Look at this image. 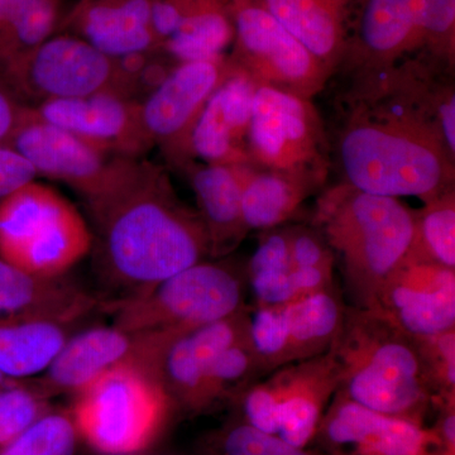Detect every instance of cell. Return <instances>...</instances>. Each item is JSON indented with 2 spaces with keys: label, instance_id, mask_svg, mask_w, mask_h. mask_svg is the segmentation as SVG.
<instances>
[{
  "label": "cell",
  "instance_id": "cell-22",
  "mask_svg": "<svg viewBox=\"0 0 455 455\" xmlns=\"http://www.w3.org/2000/svg\"><path fill=\"white\" fill-rule=\"evenodd\" d=\"M57 31L76 36L114 59L158 51L151 0H79L60 20Z\"/></svg>",
  "mask_w": 455,
  "mask_h": 455
},
{
  "label": "cell",
  "instance_id": "cell-39",
  "mask_svg": "<svg viewBox=\"0 0 455 455\" xmlns=\"http://www.w3.org/2000/svg\"><path fill=\"white\" fill-rule=\"evenodd\" d=\"M27 108L0 79V146H7L12 134L22 122Z\"/></svg>",
  "mask_w": 455,
  "mask_h": 455
},
{
  "label": "cell",
  "instance_id": "cell-28",
  "mask_svg": "<svg viewBox=\"0 0 455 455\" xmlns=\"http://www.w3.org/2000/svg\"><path fill=\"white\" fill-rule=\"evenodd\" d=\"M68 326L51 320L0 323V373L16 381L44 373L70 337Z\"/></svg>",
  "mask_w": 455,
  "mask_h": 455
},
{
  "label": "cell",
  "instance_id": "cell-19",
  "mask_svg": "<svg viewBox=\"0 0 455 455\" xmlns=\"http://www.w3.org/2000/svg\"><path fill=\"white\" fill-rule=\"evenodd\" d=\"M250 333V307L180 335L164 352L160 379L173 407L188 414H203L209 407V371L227 347Z\"/></svg>",
  "mask_w": 455,
  "mask_h": 455
},
{
  "label": "cell",
  "instance_id": "cell-10",
  "mask_svg": "<svg viewBox=\"0 0 455 455\" xmlns=\"http://www.w3.org/2000/svg\"><path fill=\"white\" fill-rule=\"evenodd\" d=\"M0 79L31 108L104 92L132 99L118 59L68 33L51 36L0 71Z\"/></svg>",
  "mask_w": 455,
  "mask_h": 455
},
{
  "label": "cell",
  "instance_id": "cell-12",
  "mask_svg": "<svg viewBox=\"0 0 455 455\" xmlns=\"http://www.w3.org/2000/svg\"><path fill=\"white\" fill-rule=\"evenodd\" d=\"M347 305L338 287L277 307H250V333L260 376L331 349Z\"/></svg>",
  "mask_w": 455,
  "mask_h": 455
},
{
  "label": "cell",
  "instance_id": "cell-24",
  "mask_svg": "<svg viewBox=\"0 0 455 455\" xmlns=\"http://www.w3.org/2000/svg\"><path fill=\"white\" fill-rule=\"evenodd\" d=\"M196 194L197 212L202 217L211 259L232 253L251 232L242 206V182L235 164H212L191 161L182 167Z\"/></svg>",
  "mask_w": 455,
  "mask_h": 455
},
{
  "label": "cell",
  "instance_id": "cell-11",
  "mask_svg": "<svg viewBox=\"0 0 455 455\" xmlns=\"http://www.w3.org/2000/svg\"><path fill=\"white\" fill-rule=\"evenodd\" d=\"M235 41L228 59L259 86L313 100L331 74L254 0H230Z\"/></svg>",
  "mask_w": 455,
  "mask_h": 455
},
{
  "label": "cell",
  "instance_id": "cell-15",
  "mask_svg": "<svg viewBox=\"0 0 455 455\" xmlns=\"http://www.w3.org/2000/svg\"><path fill=\"white\" fill-rule=\"evenodd\" d=\"M8 147L22 156L37 175L64 182L85 200L88 209L100 202L118 175L123 157L50 123L27 108Z\"/></svg>",
  "mask_w": 455,
  "mask_h": 455
},
{
  "label": "cell",
  "instance_id": "cell-23",
  "mask_svg": "<svg viewBox=\"0 0 455 455\" xmlns=\"http://www.w3.org/2000/svg\"><path fill=\"white\" fill-rule=\"evenodd\" d=\"M99 304L66 275L35 276L0 259V323L51 320L70 325Z\"/></svg>",
  "mask_w": 455,
  "mask_h": 455
},
{
  "label": "cell",
  "instance_id": "cell-18",
  "mask_svg": "<svg viewBox=\"0 0 455 455\" xmlns=\"http://www.w3.org/2000/svg\"><path fill=\"white\" fill-rule=\"evenodd\" d=\"M31 112L40 121L119 157L140 158L154 148L143 124L140 101L133 99L104 92L46 101Z\"/></svg>",
  "mask_w": 455,
  "mask_h": 455
},
{
  "label": "cell",
  "instance_id": "cell-34",
  "mask_svg": "<svg viewBox=\"0 0 455 455\" xmlns=\"http://www.w3.org/2000/svg\"><path fill=\"white\" fill-rule=\"evenodd\" d=\"M77 439L79 433L70 412L51 410L22 435L0 449V455H74Z\"/></svg>",
  "mask_w": 455,
  "mask_h": 455
},
{
  "label": "cell",
  "instance_id": "cell-40",
  "mask_svg": "<svg viewBox=\"0 0 455 455\" xmlns=\"http://www.w3.org/2000/svg\"><path fill=\"white\" fill-rule=\"evenodd\" d=\"M438 415L433 427L439 443L440 455H455V401L435 406Z\"/></svg>",
  "mask_w": 455,
  "mask_h": 455
},
{
  "label": "cell",
  "instance_id": "cell-31",
  "mask_svg": "<svg viewBox=\"0 0 455 455\" xmlns=\"http://www.w3.org/2000/svg\"><path fill=\"white\" fill-rule=\"evenodd\" d=\"M260 377L259 358L251 333L220 353L209 371L206 392L209 407L221 403H236L239 396Z\"/></svg>",
  "mask_w": 455,
  "mask_h": 455
},
{
  "label": "cell",
  "instance_id": "cell-5",
  "mask_svg": "<svg viewBox=\"0 0 455 455\" xmlns=\"http://www.w3.org/2000/svg\"><path fill=\"white\" fill-rule=\"evenodd\" d=\"M416 55L455 68V0H359L337 74L370 76Z\"/></svg>",
  "mask_w": 455,
  "mask_h": 455
},
{
  "label": "cell",
  "instance_id": "cell-32",
  "mask_svg": "<svg viewBox=\"0 0 455 455\" xmlns=\"http://www.w3.org/2000/svg\"><path fill=\"white\" fill-rule=\"evenodd\" d=\"M291 259L296 296L324 291L334 284L335 256L313 226H291Z\"/></svg>",
  "mask_w": 455,
  "mask_h": 455
},
{
  "label": "cell",
  "instance_id": "cell-30",
  "mask_svg": "<svg viewBox=\"0 0 455 455\" xmlns=\"http://www.w3.org/2000/svg\"><path fill=\"white\" fill-rule=\"evenodd\" d=\"M414 212V233L406 256L455 269V188Z\"/></svg>",
  "mask_w": 455,
  "mask_h": 455
},
{
  "label": "cell",
  "instance_id": "cell-26",
  "mask_svg": "<svg viewBox=\"0 0 455 455\" xmlns=\"http://www.w3.org/2000/svg\"><path fill=\"white\" fill-rule=\"evenodd\" d=\"M235 166L242 182L244 221L251 232L283 226L307 197L325 188L304 176L257 169L250 164Z\"/></svg>",
  "mask_w": 455,
  "mask_h": 455
},
{
  "label": "cell",
  "instance_id": "cell-8",
  "mask_svg": "<svg viewBox=\"0 0 455 455\" xmlns=\"http://www.w3.org/2000/svg\"><path fill=\"white\" fill-rule=\"evenodd\" d=\"M80 212L47 185L27 182L0 202V259L40 277H61L92 252Z\"/></svg>",
  "mask_w": 455,
  "mask_h": 455
},
{
  "label": "cell",
  "instance_id": "cell-36",
  "mask_svg": "<svg viewBox=\"0 0 455 455\" xmlns=\"http://www.w3.org/2000/svg\"><path fill=\"white\" fill-rule=\"evenodd\" d=\"M425 372L440 403L455 401V329L425 338H412Z\"/></svg>",
  "mask_w": 455,
  "mask_h": 455
},
{
  "label": "cell",
  "instance_id": "cell-25",
  "mask_svg": "<svg viewBox=\"0 0 455 455\" xmlns=\"http://www.w3.org/2000/svg\"><path fill=\"white\" fill-rule=\"evenodd\" d=\"M333 75L346 55L353 0H254Z\"/></svg>",
  "mask_w": 455,
  "mask_h": 455
},
{
  "label": "cell",
  "instance_id": "cell-14",
  "mask_svg": "<svg viewBox=\"0 0 455 455\" xmlns=\"http://www.w3.org/2000/svg\"><path fill=\"white\" fill-rule=\"evenodd\" d=\"M178 335L160 331H131L116 325L95 326L68 337L52 363L35 385L47 397L76 394L99 374L121 364L154 368Z\"/></svg>",
  "mask_w": 455,
  "mask_h": 455
},
{
  "label": "cell",
  "instance_id": "cell-35",
  "mask_svg": "<svg viewBox=\"0 0 455 455\" xmlns=\"http://www.w3.org/2000/svg\"><path fill=\"white\" fill-rule=\"evenodd\" d=\"M49 398L33 382L18 381L0 388V449L52 410Z\"/></svg>",
  "mask_w": 455,
  "mask_h": 455
},
{
  "label": "cell",
  "instance_id": "cell-27",
  "mask_svg": "<svg viewBox=\"0 0 455 455\" xmlns=\"http://www.w3.org/2000/svg\"><path fill=\"white\" fill-rule=\"evenodd\" d=\"M179 25L158 52L173 64L228 55L235 41L230 0H180Z\"/></svg>",
  "mask_w": 455,
  "mask_h": 455
},
{
  "label": "cell",
  "instance_id": "cell-29",
  "mask_svg": "<svg viewBox=\"0 0 455 455\" xmlns=\"http://www.w3.org/2000/svg\"><path fill=\"white\" fill-rule=\"evenodd\" d=\"M256 307H277L298 299L291 259V227L263 230L245 267Z\"/></svg>",
  "mask_w": 455,
  "mask_h": 455
},
{
  "label": "cell",
  "instance_id": "cell-4",
  "mask_svg": "<svg viewBox=\"0 0 455 455\" xmlns=\"http://www.w3.org/2000/svg\"><path fill=\"white\" fill-rule=\"evenodd\" d=\"M311 226L339 259L353 307L372 309L386 278L409 252L414 212L397 197L340 181L320 191Z\"/></svg>",
  "mask_w": 455,
  "mask_h": 455
},
{
  "label": "cell",
  "instance_id": "cell-33",
  "mask_svg": "<svg viewBox=\"0 0 455 455\" xmlns=\"http://www.w3.org/2000/svg\"><path fill=\"white\" fill-rule=\"evenodd\" d=\"M204 455H326L289 444L280 436L253 429L244 421H230L212 431L203 444Z\"/></svg>",
  "mask_w": 455,
  "mask_h": 455
},
{
  "label": "cell",
  "instance_id": "cell-13",
  "mask_svg": "<svg viewBox=\"0 0 455 455\" xmlns=\"http://www.w3.org/2000/svg\"><path fill=\"white\" fill-rule=\"evenodd\" d=\"M228 55L204 61L182 62L140 101L147 136L163 152L172 169L194 160L191 134L209 99L229 73Z\"/></svg>",
  "mask_w": 455,
  "mask_h": 455
},
{
  "label": "cell",
  "instance_id": "cell-7",
  "mask_svg": "<svg viewBox=\"0 0 455 455\" xmlns=\"http://www.w3.org/2000/svg\"><path fill=\"white\" fill-rule=\"evenodd\" d=\"M245 269L206 259L151 289L104 302L113 324L131 331L184 335L244 309Z\"/></svg>",
  "mask_w": 455,
  "mask_h": 455
},
{
  "label": "cell",
  "instance_id": "cell-6",
  "mask_svg": "<svg viewBox=\"0 0 455 455\" xmlns=\"http://www.w3.org/2000/svg\"><path fill=\"white\" fill-rule=\"evenodd\" d=\"M74 395L70 414L77 433L104 455L145 451L164 430L173 407L160 372L136 363L108 370Z\"/></svg>",
  "mask_w": 455,
  "mask_h": 455
},
{
  "label": "cell",
  "instance_id": "cell-16",
  "mask_svg": "<svg viewBox=\"0 0 455 455\" xmlns=\"http://www.w3.org/2000/svg\"><path fill=\"white\" fill-rule=\"evenodd\" d=\"M314 440L326 455H440L430 427L373 411L338 391Z\"/></svg>",
  "mask_w": 455,
  "mask_h": 455
},
{
  "label": "cell",
  "instance_id": "cell-17",
  "mask_svg": "<svg viewBox=\"0 0 455 455\" xmlns=\"http://www.w3.org/2000/svg\"><path fill=\"white\" fill-rule=\"evenodd\" d=\"M370 310L411 338L455 329V269L406 256L386 278Z\"/></svg>",
  "mask_w": 455,
  "mask_h": 455
},
{
  "label": "cell",
  "instance_id": "cell-20",
  "mask_svg": "<svg viewBox=\"0 0 455 455\" xmlns=\"http://www.w3.org/2000/svg\"><path fill=\"white\" fill-rule=\"evenodd\" d=\"M230 65L191 134L194 160L204 164H248L247 137L259 85L241 68Z\"/></svg>",
  "mask_w": 455,
  "mask_h": 455
},
{
  "label": "cell",
  "instance_id": "cell-1",
  "mask_svg": "<svg viewBox=\"0 0 455 455\" xmlns=\"http://www.w3.org/2000/svg\"><path fill=\"white\" fill-rule=\"evenodd\" d=\"M344 90L334 140L344 182L424 204L455 188V152L440 128L455 114L448 75L412 56Z\"/></svg>",
  "mask_w": 455,
  "mask_h": 455
},
{
  "label": "cell",
  "instance_id": "cell-41",
  "mask_svg": "<svg viewBox=\"0 0 455 455\" xmlns=\"http://www.w3.org/2000/svg\"><path fill=\"white\" fill-rule=\"evenodd\" d=\"M35 0H0V36L25 13Z\"/></svg>",
  "mask_w": 455,
  "mask_h": 455
},
{
  "label": "cell",
  "instance_id": "cell-38",
  "mask_svg": "<svg viewBox=\"0 0 455 455\" xmlns=\"http://www.w3.org/2000/svg\"><path fill=\"white\" fill-rule=\"evenodd\" d=\"M37 173L25 158L8 146H0V202Z\"/></svg>",
  "mask_w": 455,
  "mask_h": 455
},
{
  "label": "cell",
  "instance_id": "cell-37",
  "mask_svg": "<svg viewBox=\"0 0 455 455\" xmlns=\"http://www.w3.org/2000/svg\"><path fill=\"white\" fill-rule=\"evenodd\" d=\"M242 421L262 433L277 435L280 427V398L276 382L269 376L266 381L254 382L239 396Z\"/></svg>",
  "mask_w": 455,
  "mask_h": 455
},
{
  "label": "cell",
  "instance_id": "cell-21",
  "mask_svg": "<svg viewBox=\"0 0 455 455\" xmlns=\"http://www.w3.org/2000/svg\"><path fill=\"white\" fill-rule=\"evenodd\" d=\"M269 374L276 382L280 398L277 436L295 447L307 448L339 388V368L333 353L329 349Z\"/></svg>",
  "mask_w": 455,
  "mask_h": 455
},
{
  "label": "cell",
  "instance_id": "cell-3",
  "mask_svg": "<svg viewBox=\"0 0 455 455\" xmlns=\"http://www.w3.org/2000/svg\"><path fill=\"white\" fill-rule=\"evenodd\" d=\"M340 383L353 403L425 425L436 396L415 340L376 311L347 307L331 347Z\"/></svg>",
  "mask_w": 455,
  "mask_h": 455
},
{
  "label": "cell",
  "instance_id": "cell-2",
  "mask_svg": "<svg viewBox=\"0 0 455 455\" xmlns=\"http://www.w3.org/2000/svg\"><path fill=\"white\" fill-rule=\"evenodd\" d=\"M89 212L97 228L92 251L99 271L127 290L124 296L211 259L202 217L180 199L160 164L124 158L113 187Z\"/></svg>",
  "mask_w": 455,
  "mask_h": 455
},
{
  "label": "cell",
  "instance_id": "cell-9",
  "mask_svg": "<svg viewBox=\"0 0 455 455\" xmlns=\"http://www.w3.org/2000/svg\"><path fill=\"white\" fill-rule=\"evenodd\" d=\"M248 164L315 180L326 185L329 139L310 99L259 86L247 137Z\"/></svg>",
  "mask_w": 455,
  "mask_h": 455
},
{
  "label": "cell",
  "instance_id": "cell-42",
  "mask_svg": "<svg viewBox=\"0 0 455 455\" xmlns=\"http://www.w3.org/2000/svg\"><path fill=\"white\" fill-rule=\"evenodd\" d=\"M16 382H18L16 379H8L4 374L0 373V388L7 387V386L13 385Z\"/></svg>",
  "mask_w": 455,
  "mask_h": 455
}]
</instances>
